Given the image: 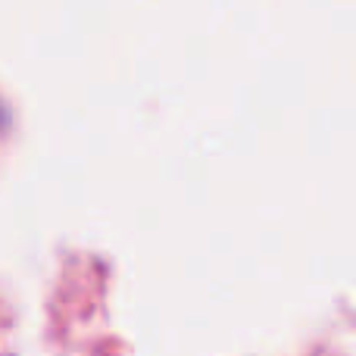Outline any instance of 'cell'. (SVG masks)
Here are the masks:
<instances>
[]
</instances>
